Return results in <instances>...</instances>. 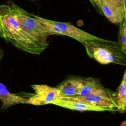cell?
Listing matches in <instances>:
<instances>
[{
    "instance_id": "6da1fadb",
    "label": "cell",
    "mask_w": 126,
    "mask_h": 126,
    "mask_svg": "<svg viewBox=\"0 0 126 126\" xmlns=\"http://www.w3.org/2000/svg\"><path fill=\"white\" fill-rule=\"evenodd\" d=\"M0 37L21 50L37 55L14 11L8 4L0 5Z\"/></svg>"
},
{
    "instance_id": "7a4b0ae2",
    "label": "cell",
    "mask_w": 126,
    "mask_h": 126,
    "mask_svg": "<svg viewBox=\"0 0 126 126\" xmlns=\"http://www.w3.org/2000/svg\"><path fill=\"white\" fill-rule=\"evenodd\" d=\"M14 11L18 20L27 35L30 41L35 49L37 55H40L49 46L47 37L49 34L44 26L34 15L29 13L11 0L8 1Z\"/></svg>"
},
{
    "instance_id": "3957f363",
    "label": "cell",
    "mask_w": 126,
    "mask_h": 126,
    "mask_svg": "<svg viewBox=\"0 0 126 126\" xmlns=\"http://www.w3.org/2000/svg\"><path fill=\"white\" fill-rule=\"evenodd\" d=\"M84 46L88 56L102 64L113 63L126 65V54L117 42L106 39L94 40L86 43Z\"/></svg>"
},
{
    "instance_id": "277c9868",
    "label": "cell",
    "mask_w": 126,
    "mask_h": 126,
    "mask_svg": "<svg viewBox=\"0 0 126 126\" xmlns=\"http://www.w3.org/2000/svg\"><path fill=\"white\" fill-rule=\"evenodd\" d=\"M34 16L44 26L50 35L55 34L69 36L78 41L83 45L91 41L104 40L76 27L70 22H57L37 15H34Z\"/></svg>"
},
{
    "instance_id": "5b68a950",
    "label": "cell",
    "mask_w": 126,
    "mask_h": 126,
    "mask_svg": "<svg viewBox=\"0 0 126 126\" xmlns=\"http://www.w3.org/2000/svg\"><path fill=\"white\" fill-rule=\"evenodd\" d=\"M63 98L78 100L93 105L105 108L111 112L117 111V106L115 99V92L104 88L102 84L85 96L75 95Z\"/></svg>"
},
{
    "instance_id": "8992f818",
    "label": "cell",
    "mask_w": 126,
    "mask_h": 126,
    "mask_svg": "<svg viewBox=\"0 0 126 126\" xmlns=\"http://www.w3.org/2000/svg\"><path fill=\"white\" fill-rule=\"evenodd\" d=\"M34 93L25 104L40 106L53 104L61 97L59 90L47 85H32Z\"/></svg>"
},
{
    "instance_id": "52a82bcc",
    "label": "cell",
    "mask_w": 126,
    "mask_h": 126,
    "mask_svg": "<svg viewBox=\"0 0 126 126\" xmlns=\"http://www.w3.org/2000/svg\"><path fill=\"white\" fill-rule=\"evenodd\" d=\"M103 15L112 23L119 25L126 20V6L114 4L107 0H101Z\"/></svg>"
},
{
    "instance_id": "ba28073f",
    "label": "cell",
    "mask_w": 126,
    "mask_h": 126,
    "mask_svg": "<svg viewBox=\"0 0 126 126\" xmlns=\"http://www.w3.org/2000/svg\"><path fill=\"white\" fill-rule=\"evenodd\" d=\"M33 93L10 92L6 87L0 82V101L1 103V109L5 110L9 107L18 104H25Z\"/></svg>"
},
{
    "instance_id": "9c48e42d",
    "label": "cell",
    "mask_w": 126,
    "mask_h": 126,
    "mask_svg": "<svg viewBox=\"0 0 126 126\" xmlns=\"http://www.w3.org/2000/svg\"><path fill=\"white\" fill-rule=\"evenodd\" d=\"M82 85V77L71 75L66 77L56 87L60 93V98L77 95Z\"/></svg>"
},
{
    "instance_id": "30bf717a",
    "label": "cell",
    "mask_w": 126,
    "mask_h": 126,
    "mask_svg": "<svg viewBox=\"0 0 126 126\" xmlns=\"http://www.w3.org/2000/svg\"><path fill=\"white\" fill-rule=\"evenodd\" d=\"M52 104L68 109L79 111H109L108 109L105 108L93 105L87 103L66 98H61L56 102L53 103Z\"/></svg>"
},
{
    "instance_id": "8fae6325",
    "label": "cell",
    "mask_w": 126,
    "mask_h": 126,
    "mask_svg": "<svg viewBox=\"0 0 126 126\" xmlns=\"http://www.w3.org/2000/svg\"><path fill=\"white\" fill-rule=\"evenodd\" d=\"M115 103L117 111L123 113L126 111V70H124L122 81L116 92H115Z\"/></svg>"
},
{
    "instance_id": "7c38bea8",
    "label": "cell",
    "mask_w": 126,
    "mask_h": 126,
    "mask_svg": "<svg viewBox=\"0 0 126 126\" xmlns=\"http://www.w3.org/2000/svg\"><path fill=\"white\" fill-rule=\"evenodd\" d=\"M101 84L99 80L97 78L91 77H82V85L81 89L77 95L85 96L91 93Z\"/></svg>"
},
{
    "instance_id": "4fadbf2b",
    "label": "cell",
    "mask_w": 126,
    "mask_h": 126,
    "mask_svg": "<svg viewBox=\"0 0 126 126\" xmlns=\"http://www.w3.org/2000/svg\"><path fill=\"white\" fill-rule=\"evenodd\" d=\"M119 30L118 39L119 44L123 52L126 54V20L119 25Z\"/></svg>"
},
{
    "instance_id": "5bb4252c",
    "label": "cell",
    "mask_w": 126,
    "mask_h": 126,
    "mask_svg": "<svg viewBox=\"0 0 126 126\" xmlns=\"http://www.w3.org/2000/svg\"><path fill=\"white\" fill-rule=\"evenodd\" d=\"M90 1L96 10L100 14L103 15L101 9V0H90Z\"/></svg>"
},
{
    "instance_id": "9a60e30c",
    "label": "cell",
    "mask_w": 126,
    "mask_h": 126,
    "mask_svg": "<svg viewBox=\"0 0 126 126\" xmlns=\"http://www.w3.org/2000/svg\"><path fill=\"white\" fill-rule=\"evenodd\" d=\"M107 0L119 5L126 6V0Z\"/></svg>"
},
{
    "instance_id": "2e32d148",
    "label": "cell",
    "mask_w": 126,
    "mask_h": 126,
    "mask_svg": "<svg viewBox=\"0 0 126 126\" xmlns=\"http://www.w3.org/2000/svg\"><path fill=\"white\" fill-rule=\"evenodd\" d=\"M3 51L0 49V60L2 58V56H3Z\"/></svg>"
},
{
    "instance_id": "e0dca14e",
    "label": "cell",
    "mask_w": 126,
    "mask_h": 126,
    "mask_svg": "<svg viewBox=\"0 0 126 126\" xmlns=\"http://www.w3.org/2000/svg\"><path fill=\"white\" fill-rule=\"evenodd\" d=\"M121 126H126V121H124L121 125Z\"/></svg>"
},
{
    "instance_id": "ac0fdd59",
    "label": "cell",
    "mask_w": 126,
    "mask_h": 126,
    "mask_svg": "<svg viewBox=\"0 0 126 126\" xmlns=\"http://www.w3.org/2000/svg\"><path fill=\"white\" fill-rule=\"evenodd\" d=\"M31 0V1H35V0Z\"/></svg>"
}]
</instances>
